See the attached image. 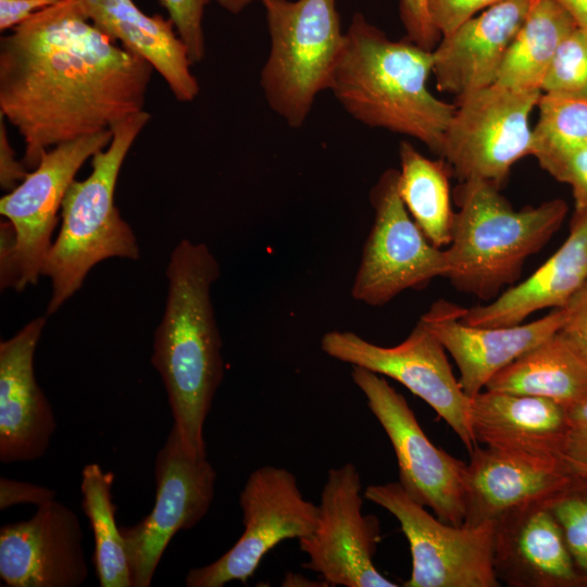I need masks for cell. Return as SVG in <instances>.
Masks as SVG:
<instances>
[{"label": "cell", "instance_id": "cell-33", "mask_svg": "<svg viewBox=\"0 0 587 587\" xmlns=\"http://www.w3.org/2000/svg\"><path fill=\"white\" fill-rule=\"evenodd\" d=\"M538 163L555 180L571 187L574 209L587 208V145Z\"/></svg>", "mask_w": 587, "mask_h": 587}, {"label": "cell", "instance_id": "cell-42", "mask_svg": "<svg viewBox=\"0 0 587 587\" xmlns=\"http://www.w3.org/2000/svg\"><path fill=\"white\" fill-rule=\"evenodd\" d=\"M226 11L237 14L254 0H215Z\"/></svg>", "mask_w": 587, "mask_h": 587}, {"label": "cell", "instance_id": "cell-6", "mask_svg": "<svg viewBox=\"0 0 587 587\" xmlns=\"http://www.w3.org/2000/svg\"><path fill=\"white\" fill-rule=\"evenodd\" d=\"M260 1L271 37L260 84L271 109L298 128L329 89L346 33L335 0Z\"/></svg>", "mask_w": 587, "mask_h": 587}, {"label": "cell", "instance_id": "cell-13", "mask_svg": "<svg viewBox=\"0 0 587 587\" xmlns=\"http://www.w3.org/2000/svg\"><path fill=\"white\" fill-rule=\"evenodd\" d=\"M328 357L390 377L424 400L455 433L467 451L477 445L471 426V398L463 391L437 337L419 321L399 345L383 347L349 330L323 335Z\"/></svg>", "mask_w": 587, "mask_h": 587}, {"label": "cell", "instance_id": "cell-16", "mask_svg": "<svg viewBox=\"0 0 587 587\" xmlns=\"http://www.w3.org/2000/svg\"><path fill=\"white\" fill-rule=\"evenodd\" d=\"M77 514L53 500L0 528V577L9 587H79L88 576Z\"/></svg>", "mask_w": 587, "mask_h": 587}, {"label": "cell", "instance_id": "cell-43", "mask_svg": "<svg viewBox=\"0 0 587 587\" xmlns=\"http://www.w3.org/2000/svg\"><path fill=\"white\" fill-rule=\"evenodd\" d=\"M571 467V471L575 474V475H580V476H586L587 477V466H582V465H570Z\"/></svg>", "mask_w": 587, "mask_h": 587}, {"label": "cell", "instance_id": "cell-30", "mask_svg": "<svg viewBox=\"0 0 587 587\" xmlns=\"http://www.w3.org/2000/svg\"><path fill=\"white\" fill-rule=\"evenodd\" d=\"M546 504L562 529L578 586L587 587V477L574 474Z\"/></svg>", "mask_w": 587, "mask_h": 587}, {"label": "cell", "instance_id": "cell-28", "mask_svg": "<svg viewBox=\"0 0 587 587\" xmlns=\"http://www.w3.org/2000/svg\"><path fill=\"white\" fill-rule=\"evenodd\" d=\"M113 479V473L98 463L86 464L80 480L82 509L93 533L92 563L100 587H132L126 547L115 522Z\"/></svg>", "mask_w": 587, "mask_h": 587}, {"label": "cell", "instance_id": "cell-8", "mask_svg": "<svg viewBox=\"0 0 587 587\" xmlns=\"http://www.w3.org/2000/svg\"><path fill=\"white\" fill-rule=\"evenodd\" d=\"M541 93L495 83L458 99L439 157L460 182L478 179L501 189L511 167L532 155L529 116Z\"/></svg>", "mask_w": 587, "mask_h": 587}, {"label": "cell", "instance_id": "cell-3", "mask_svg": "<svg viewBox=\"0 0 587 587\" xmlns=\"http://www.w3.org/2000/svg\"><path fill=\"white\" fill-rule=\"evenodd\" d=\"M432 72L433 50L408 37L391 40L355 13L329 90L357 121L413 137L440 155L457 105L429 91Z\"/></svg>", "mask_w": 587, "mask_h": 587}, {"label": "cell", "instance_id": "cell-21", "mask_svg": "<svg viewBox=\"0 0 587 587\" xmlns=\"http://www.w3.org/2000/svg\"><path fill=\"white\" fill-rule=\"evenodd\" d=\"M492 565L510 587H576L562 529L546 502L512 511L494 523Z\"/></svg>", "mask_w": 587, "mask_h": 587}, {"label": "cell", "instance_id": "cell-9", "mask_svg": "<svg viewBox=\"0 0 587 587\" xmlns=\"http://www.w3.org/2000/svg\"><path fill=\"white\" fill-rule=\"evenodd\" d=\"M398 176V170H386L370 191L374 222L351 287L352 298L370 307L447 278L450 270L446 250L425 237L404 207Z\"/></svg>", "mask_w": 587, "mask_h": 587}, {"label": "cell", "instance_id": "cell-5", "mask_svg": "<svg viewBox=\"0 0 587 587\" xmlns=\"http://www.w3.org/2000/svg\"><path fill=\"white\" fill-rule=\"evenodd\" d=\"M150 117L143 110L117 123L109 146L91 158V173L70 185L62 202L61 227L42 267L52 285L47 315L80 288L97 263L139 258L136 236L121 217L114 192L124 160Z\"/></svg>", "mask_w": 587, "mask_h": 587}, {"label": "cell", "instance_id": "cell-17", "mask_svg": "<svg viewBox=\"0 0 587 587\" xmlns=\"http://www.w3.org/2000/svg\"><path fill=\"white\" fill-rule=\"evenodd\" d=\"M465 311L445 299L432 303L420 321L437 337L460 372L463 391L473 398L490 379L522 354L561 329L566 311L552 309L545 316L511 326H472Z\"/></svg>", "mask_w": 587, "mask_h": 587}, {"label": "cell", "instance_id": "cell-19", "mask_svg": "<svg viewBox=\"0 0 587 587\" xmlns=\"http://www.w3.org/2000/svg\"><path fill=\"white\" fill-rule=\"evenodd\" d=\"M574 477L566 461L542 460L478 444L464 476V522L494 523L524 507L546 502Z\"/></svg>", "mask_w": 587, "mask_h": 587}, {"label": "cell", "instance_id": "cell-41", "mask_svg": "<svg viewBox=\"0 0 587 587\" xmlns=\"http://www.w3.org/2000/svg\"><path fill=\"white\" fill-rule=\"evenodd\" d=\"M572 16L577 27L587 32V0H555Z\"/></svg>", "mask_w": 587, "mask_h": 587}, {"label": "cell", "instance_id": "cell-20", "mask_svg": "<svg viewBox=\"0 0 587 587\" xmlns=\"http://www.w3.org/2000/svg\"><path fill=\"white\" fill-rule=\"evenodd\" d=\"M530 3L503 0L442 36L433 50L437 88L458 100L495 84Z\"/></svg>", "mask_w": 587, "mask_h": 587}, {"label": "cell", "instance_id": "cell-1", "mask_svg": "<svg viewBox=\"0 0 587 587\" xmlns=\"http://www.w3.org/2000/svg\"><path fill=\"white\" fill-rule=\"evenodd\" d=\"M151 64L60 0L0 39V114L34 170L62 142L112 129L143 111Z\"/></svg>", "mask_w": 587, "mask_h": 587}, {"label": "cell", "instance_id": "cell-36", "mask_svg": "<svg viewBox=\"0 0 587 587\" xmlns=\"http://www.w3.org/2000/svg\"><path fill=\"white\" fill-rule=\"evenodd\" d=\"M564 459L569 465L587 466V400L566 409Z\"/></svg>", "mask_w": 587, "mask_h": 587}, {"label": "cell", "instance_id": "cell-34", "mask_svg": "<svg viewBox=\"0 0 587 587\" xmlns=\"http://www.w3.org/2000/svg\"><path fill=\"white\" fill-rule=\"evenodd\" d=\"M503 0H427V11L434 28L449 35L480 10Z\"/></svg>", "mask_w": 587, "mask_h": 587}, {"label": "cell", "instance_id": "cell-12", "mask_svg": "<svg viewBox=\"0 0 587 587\" xmlns=\"http://www.w3.org/2000/svg\"><path fill=\"white\" fill-rule=\"evenodd\" d=\"M351 378L391 442L403 490L442 522L462 525L466 463L428 439L405 398L385 376L352 366Z\"/></svg>", "mask_w": 587, "mask_h": 587}, {"label": "cell", "instance_id": "cell-10", "mask_svg": "<svg viewBox=\"0 0 587 587\" xmlns=\"http://www.w3.org/2000/svg\"><path fill=\"white\" fill-rule=\"evenodd\" d=\"M364 497L392 514L411 552L404 587H499L492 565L494 524L452 525L414 501L398 482L370 485Z\"/></svg>", "mask_w": 587, "mask_h": 587}, {"label": "cell", "instance_id": "cell-2", "mask_svg": "<svg viewBox=\"0 0 587 587\" xmlns=\"http://www.w3.org/2000/svg\"><path fill=\"white\" fill-rule=\"evenodd\" d=\"M218 276V262L205 243L183 239L174 247L166 267L165 309L151 355L173 425L198 457H207L204 423L224 376L222 339L211 301V286Z\"/></svg>", "mask_w": 587, "mask_h": 587}, {"label": "cell", "instance_id": "cell-22", "mask_svg": "<svg viewBox=\"0 0 587 587\" xmlns=\"http://www.w3.org/2000/svg\"><path fill=\"white\" fill-rule=\"evenodd\" d=\"M587 283V208L574 209L561 247L530 276L492 301L465 309L461 320L472 326L521 324L542 309H562Z\"/></svg>", "mask_w": 587, "mask_h": 587}, {"label": "cell", "instance_id": "cell-26", "mask_svg": "<svg viewBox=\"0 0 587 587\" xmlns=\"http://www.w3.org/2000/svg\"><path fill=\"white\" fill-rule=\"evenodd\" d=\"M575 27L572 16L555 0H532L496 84L519 90H541L560 43Z\"/></svg>", "mask_w": 587, "mask_h": 587}, {"label": "cell", "instance_id": "cell-38", "mask_svg": "<svg viewBox=\"0 0 587 587\" xmlns=\"http://www.w3.org/2000/svg\"><path fill=\"white\" fill-rule=\"evenodd\" d=\"M564 309L566 317L560 332L587 357V283Z\"/></svg>", "mask_w": 587, "mask_h": 587}, {"label": "cell", "instance_id": "cell-25", "mask_svg": "<svg viewBox=\"0 0 587 587\" xmlns=\"http://www.w3.org/2000/svg\"><path fill=\"white\" fill-rule=\"evenodd\" d=\"M485 389L542 397L567 409L587 400V357L558 330L496 374Z\"/></svg>", "mask_w": 587, "mask_h": 587}, {"label": "cell", "instance_id": "cell-24", "mask_svg": "<svg viewBox=\"0 0 587 587\" xmlns=\"http://www.w3.org/2000/svg\"><path fill=\"white\" fill-rule=\"evenodd\" d=\"M82 14L114 41L148 61L174 97L192 101L199 84L172 21L147 15L133 0H74Z\"/></svg>", "mask_w": 587, "mask_h": 587}, {"label": "cell", "instance_id": "cell-14", "mask_svg": "<svg viewBox=\"0 0 587 587\" xmlns=\"http://www.w3.org/2000/svg\"><path fill=\"white\" fill-rule=\"evenodd\" d=\"M155 501L133 526L121 527L132 587H149L175 534L195 527L214 499L216 472L207 457L192 454L173 425L154 462Z\"/></svg>", "mask_w": 587, "mask_h": 587}, {"label": "cell", "instance_id": "cell-37", "mask_svg": "<svg viewBox=\"0 0 587 587\" xmlns=\"http://www.w3.org/2000/svg\"><path fill=\"white\" fill-rule=\"evenodd\" d=\"M57 492L48 487L0 477V510L17 504L42 505L55 500Z\"/></svg>", "mask_w": 587, "mask_h": 587}, {"label": "cell", "instance_id": "cell-35", "mask_svg": "<svg viewBox=\"0 0 587 587\" xmlns=\"http://www.w3.org/2000/svg\"><path fill=\"white\" fill-rule=\"evenodd\" d=\"M399 10L407 37L427 50H434L440 35L429 20L427 0H400Z\"/></svg>", "mask_w": 587, "mask_h": 587}, {"label": "cell", "instance_id": "cell-29", "mask_svg": "<svg viewBox=\"0 0 587 587\" xmlns=\"http://www.w3.org/2000/svg\"><path fill=\"white\" fill-rule=\"evenodd\" d=\"M533 128L532 155L537 161L587 145V99L541 93Z\"/></svg>", "mask_w": 587, "mask_h": 587}, {"label": "cell", "instance_id": "cell-18", "mask_svg": "<svg viewBox=\"0 0 587 587\" xmlns=\"http://www.w3.org/2000/svg\"><path fill=\"white\" fill-rule=\"evenodd\" d=\"M45 317L28 322L0 342V461L30 462L47 452L57 419L34 371Z\"/></svg>", "mask_w": 587, "mask_h": 587}, {"label": "cell", "instance_id": "cell-23", "mask_svg": "<svg viewBox=\"0 0 587 587\" xmlns=\"http://www.w3.org/2000/svg\"><path fill=\"white\" fill-rule=\"evenodd\" d=\"M470 419L477 444L565 461L566 409L550 399L484 389L471 398Z\"/></svg>", "mask_w": 587, "mask_h": 587}, {"label": "cell", "instance_id": "cell-31", "mask_svg": "<svg viewBox=\"0 0 587 587\" xmlns=\"http://www.w3.org/2000/svg\"><path fill=\"white\" fill-rule=\"evenodd\" d=\"M544 93L587 99V32L575 27L560 43L541 84Z\"/></svg>", "mask_w": 587, "mask_h": 587}, {"label": "cell", "instance_id": "cell-39", "mask_svg": "<svg viewBox=\"0 0 587 587\" xmlns=\"http://www.w3.org/2000/svg\"><path fill=\"white\" fill-rule=\"evenodd\" d=\"M4 117L0 114V185L8 191L13 190L29 173L22 161L16 160L10 145Z\"/></svg>", "mask_w": 587, "mask_h": 587}, {"label": "cell", "instance_id": "cell-11", "mask_svg": "<svg viewBox=\"0 0 587 587\" xmlns=\"http://www.w3.org/2000/svg\"><path fill=\"white\" fill-rule=\"evenodd\" d=\"M243 532L214 562L190 569L187 587H223L253 576L262 559L280 541L311 535L317 504L304 499L296 476L284 467L264 465L248 476L240 494Z\"/></svg>", "mask_w": 587, "mask_h": 587}, {"label": "cell", "instance_id": "cell-7", "mask_svg": "<svg viewBox=\"0 0 587 587\" xmlns=\"http://www.w3.org/2000/svg\"><path fill=\"white\" fill-rule=\"evenodd\" d=\"M112 129L62 142L45 151L38 165L0 200L1 288L35 285L52 246L64 196L82 165L107 148Z\"/></svg>", "mask_w": 587, "mask_h": 587}, {"label": "cell", "instance_id": "cell-27", "mask_svg": "<svg viewBox=\"0 0 587 587\" xmlns=\"http://www.w3.org/2000/svg\"><path fill=\"white\" fill-rule=\"evenodd\" d=\"M399 160L398 191L409 214L434 246H449L454 215L449 187L451 166L442 158L424 157L408 141L399 146Z\"/></svg>", "mask_w": 587, "mask_h": 587}, {"label": "cell", "instance_id": "cell-4", "mask_svg": "<svg viewBox=\"0 0 587 587\" xmlns=\"http://www.w3.org/2000/svg\"><path fill=\"white\" fill-rule=\"evenodd\" d=\"M454 201L447 278L484 301L515 285L527 258L549 242L569 212L559 198L515 210L500 188L478 179L460 182Z\"/></svg>", "mask_w": 587, "mask_h": 587}, {"label": "cell", "instance_id": "cell-15", "mask_svg": "<svg viewBox=\"0 0 587 587\" xmlns=\"http://www.w3.org/2000/svg\"><path fill=\"white\" fill-rule=\"evenodd\" d=\"M361 476L353 463L330 469L321 492L314 532L299 539L309 560L303 569L328 586L397 587L374 564L380 540L378 520L363 514Z\"/></svg>", "mask_w": 587, "mask_h": 587}, {"label": "cell", "instance_id": "cell-40", "mask_svg": "<svg viewBox=\"0 0 587 587\" xmlns=\"http://www.w3.org/2000/svg\"><path fill=\"white\" fill-rule=\"evenodd\" d=\"M60 0H0V30H12Z\"/></svg>", "mask_w": 587, "mask_h": 587}, {"label": "cell", "instance_id": "cell-32", "mask_svg": "<svg viewBox=\"0 0 587 587\" xmlns=\"http://www.w3.org/2000/svg\"><path fill=\"white\" fill-rule=\"evenodd\" d=\"M211 0H160L167 11L168 18L184 42L192 64L200 62L205 55V42L202 18L207 4Z\"/></svg>", "mask_w": 587, "mask_h": 587}]
</instances>
